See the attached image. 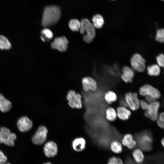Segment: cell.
<instances>
[{
    "mask_svg": "<svg viewBox=\"0 0 164 164\" xmlns=\"http://www.w3.org/2000/svg\"><path fill=\"white\" fill-rule=\"evenodd\" d=\"M60 15V10L58 7L47 6L43 11L42 21L43 26L46 27L55 24L59 20Z\"/></svg>",
    "mask_w": 164,
    "mask_h": 164,
    "instance_id": "6da1fadb",
    "label": "cell"
},
{
    "mask_svg": "<svg viewBox=\"0 0 164 164\" xmlns=\"http://www.w3.org/2000/svg\"><path fill=\"white\" fill-rule=\"evenodd\" d=\"M80 31L81 34L86 32L84 36V40L87 43L92 42L95 36V28L90 21L87 19H83L80 22Z\"/></svg>",
    "mask_w": 164,
    "mask_h": 164,
    "instance_id": "7a4b0ae2",
    "label": "cell"
},
{
    "mask_svg": "<svg viewBox=\"0 0 164 164\" xmlns=\"http://www.w3.org/2000/svg\"><path fill=\"white\" fill-rule=\"evenodd\" d=\"M16 138L15 134L11 133L8 128L2 127L0 129V143H3L9 146H13Z\"/></svg>",
    "mask_w": 164,
    "mask_h": 164,
    "instance_id": "3957f363",
    "label": "cell"
},
{
    "mask_svg": "<svg viewBox=\"0 0 164 164\" xmlns=\"http://www.w3.org/2000/svg\"><path fill=\"white\" fill-rule=\"evenodd\" d=\"M67 99L68 104L71 108L80 109L82 108V96L73 90L69 91L67 93Z\"/></svg>",
    "mask_w": 164,
    "mask_h": 164,
    "instance_id": "277c9868",
    "label": "cell"
},
{
    "mask_svg": "<svg viewBox=\"0 0 164 164\" xmlns=\"http://www.w3.org/2000/svg\"><path fill=\"white\" fill-rule=\"evenodd\" d=\"M48 132V130L45 126H39L32 138L33 143L36 145L43 144L46 139Z\"/></svg>",
    "mask_w": 164,
    "mask_h": 164,
    "instance_id": "5b68a950",
    "label": "cell"
},
{
    "mask_svg": "<svg viewBox=\"0 0 164 164\" xmlns=\"http://www.w3.org/2000/svg\"><path fill=\"white\" fill-rule=\"evenodd\" d=\"M125 100L127 106L133 111L138 110L140 107V100L136 92H127L125 95Z\"/></svg>",
    "mask_w": 164,
    "mask_h": 164,
    "instance_id": "8992f818",
    "label": "cell"
},
{
    "mask_svg": "<svg viewBox=\"0 0 164 164\" xmlns=\"http://www.w3.org/2000/svg\"><path fill=\"white\" fill-rule=\"evenodd\" d=\"M139 93L142 96H150L156 100L159 99L161 96L160 92L157 89L148 84L141 87L139 90Z\"/></svg>",
    "mask_w": 164,
    "mask_h": 164,
    "instance_id": "52a82bcc",
    "label": "cell"
},
{
    "mask_svg": "<svg viewBox=\"0 0 164 164\" xmlns=\"http://www.w3.org/2000/svg\"><path fill=\"white\" fill-rule=\"evenodd\" d=\"M160 106V103L157 100L149 104L148 109L144 113L145 116L152 121H156Z\"/></svg>",
    "mask_w": 164,
    "mask_h": 164,
    "instance_id": "ba28073f",
    "label": "cell"
},
{
    "mask_svg": "<svg viewBox=\"0 0 164 164\" xmlns=\"http://www.w3.org/2000/svg\"><path fill=\"white\" fill-rule=\"evenodd\" d=\"M130 62L132 66L137 71L142 72L145 70V60L140 54H135L131 58Z\"/></svg>",
    "mask_w": 164,
    "mask_h": 164,
    "instance_id": "9c48e42d",
    "label": "cell"
},
{
    "mask_svg": "<svg viewBox=\"0 0 164 164\" xmlns=\"http://www.w3.org/2000/svg\"><path fill=\"white\" fill-rule=\"evenodd\" d=\"M68 41L64 36L56 38L51 43V46L52 49L61 52L66 51L67 49Z\"/></svg>",
    "mask_w": 164,
    "mask_h": 164,
    "instance_id": "30bf717a",
    "label": "cell"
},
{
    "mask_svg": "<svg viewBox=\"0 0 164 164\" xmlns=\"http://www.w3.org/2000/svg\"><path fill=\"white\" fill-rule=\"evenodd\" d=\"M44 153L46 157L52 158L55 156L58 151L56 144L53 141H49L46 142L43 147Z\"/></svg>",
    "mask_w": 164,
    "mask_h": 164,
    "instance_id": "8fae6325",
    "label": "cell"
},
{
    "mask_svg": "<svg viewBox=\"0 0 164 164\" xmlns=\"http://www.w3.org/2000/svg\"><path fill=\"white\" fill-rule=\"evenodd\" d=\"M82 84L83 89L85 92L95 91L97 89L96 81L91 77H87L83 78Z\"/></svg>",
    "mask_w": 164,
    "mask_h": 164,
    "instance_id": "7c38bea8",
    "label": "cell"
},
{
    "mask_svg": "<svg viewBox=\"0 0 164 164\" xmlns=\"http://www.w3.org/2000/svg\"><path fill=\"white\" fill-rule=\"evenodd\" d=\"M17 125L20 131L25 132L31 128L32 126V122L28 117L24 116L19 119L17 122Z\"/></svg>",
    "mask_w": 164,
    "mask_h": 164,
    "instance_id": "4fadbf2b",
    "label": "cell"
},
{
    "mask_svg": "<svg viewBox=\"0 0 164 164\" xmlns=\"http://www.w3.org/2000/svg\"><path fill=\"white\" fill-rule=\"evenodd\" d=\"M86 145V140L82 137H78L75 138L72 143L73 149L77 152H80L84 150L85 148Z\"/></svg>",
    "mask_w": 164,
    "mask_h": 164,
    "instance_id": "5bb4252c",
    "label": "cell"
},
{
    "mask_svg": "<svg viewBox=\"0 0 164 164\" xmlns=\"http://www.w3.org/2000/svg\"><path fill=\"white\" fill-rule=\"evenodd\" d=\"M121 144L129 149L134 148L137 145L136 141L134 139L133 135L130 134H127L121 140Z\"/></svg>",
    "mask_w": 164,
    "mask_h": 164,
    "instance_id": "9a60e30c",
    "label": "cell"
},
{
    "mask_svg": "<svg viewBox=\"0 0 164 164\" xmlns=\"http://www.w3.org/2000/svg\"><path fill=\"white\" fill-rule=\"evenodd\" d=\"M117 117L121 120H128L131 115V111L127 107L120 106L118 107L116 110Z\"/></svg>",
    "mask_w": 164,
    "mask_h": 164,
    "instance_id": "2e32d148",
    "label": "cell"
},
{
    "mask_svg": "<svg viewBox=\"0 0 164 164\" xmlns=\"http://www.w3.org/2000/svg\"><path fill=\"white\" fill-rule=\"evenodd\" d=\"M122 73L121 77L126 83L131 82L134 75L133 70L128 67L124 66L122 69Z\"/></svg>",
    "mask_w": 164,
    "mask_h": 164,
    "instance_id": "e0dca14e",
    "label": "cell"
},
{
    "mask_svg": "<svg viewBox=\"0 0 164 164\" xmlns=\"http://www.w3.org/2000/svg\"><path fill=\"white\" fill-rule=\"evenodd\" d=\"M12 107L11 102L6 99L1 94H0V110L3 112L9 111Z\"/></svg>",
    "mask_w": 164,
    "mask_h": 164,
    "instance_id": "ac0fdd59",
    "label": "cell"
},
{
    "mask_svg": "<svg viewBox=\"0 0 164 164\" xmlns=\"http://www.w3.org/2000/svg\"><path fill=\"white\" fill-rule=\"evenodd\" d=\"M133 158L137 164H141L145 159L144 155L142 150L139 149H135L132 152Z\"/></svg>",
    "mask_w": 164,
    "mask_h": 164,
    "instance_id": "d6986e66",
    "label": "cell"
},
{
    "mask_svg": "<svg viewBox=\"0 0 164 164\" xmlns=\"http://www.w3.org/2000/svg\"><path fill=\"white\" fill-rule=\"evenodd\" d=\"M117 117L116 110L113 108L109 107L105 111V117L106 119L110 121H113Z\"/></svg>",
    "mask_w": 164,
    "mask_h": 164,
    "instance_id": "ffe728a7",
    "label": "cell"
},
{
    "mask_svg": "<svg viewBox=\"0 0 164 164\" xmlns=\"http://www.w3.org/2000/svg\"><path fill=\"white\" fill-rule=\"evenodd\" d=\"M93 25L97 29L101 28L103 26L104 21L103 17L100 14H96L92 18Z\"/></svg>",
    "mask_w": 164,
    "mask_h": 164,
    "instance_id": "44dd1931",
    "label": "cell"
},
{
    "mask_svg": "<svg viewBox=\"0 0 164 164\" xmlns=\"http://www.w3.org/2000/svg\"><path fill=\"white\" fill-rule=\"evenodd\" d=\"M104 99L108 104H111L117 100V96L114 92L112 91H109L105 94Z\"/></svg>",
    "mask_w": 164,
    "mask_h": 164,
    "instance_id": "7402d4cb",
    "label": "cell"
},
{
    "mask_svg": "<svg viewBox=\"0 0 164 164\" xmlns=\"http://www.w3.org/2000/svg\"><path fill=\"white\" fill-rule=\"evenodd\" d=\"M110 147L111 150L116 153H121L123 150L121 143L117 140H114L110 144Z\"/></svg>",
    "mask_w": 164,
    "mask_h": 164,
    "instance_id": "603a6c76",
    "label": "cell"
},
{
    "mask_svg": "<svg viewBox=\"0 0 164 164\" xmlns=\"http://www.w3.org/2000/svg\"><path fill=\"white\" fill-rule=\"evenodd\" d=\"M11 47V44L8 39L5 36L0 35V49L8 50Z\"/></svg>",
    "mask_w": 164,
    "mask_h": 164,
    "instance_id": "cb8c5ba5",
    "label": "cell"
},
{
    "mask_svg": "<svg viewBox=\"0 0 164 164\" xmlns=\"http://www.w3.org/2000/svg\"><path fill=\"white\" fill-rule=\"evenodd\" d=\"M41 39L44 42L49 40L53 37V34L52 31L47 28L43 29L41 31Z\"/></svg>",
    "mask_w": 164,
    "mask_h": 164,
    "instance_id": "d4e9b609",
    "label": "cell"
},
{
    "mask_svg": "<svg viewBox=\"0 0 164 164\" xmlns=\"http://www.w3.org/2000/svg\"><path fill=\"white\" fill-rule=\"evenodd\" d=\"M147 70L148 74L151 76H157L160 74V72L159 66L156 64L149 66Z\"/></svg>",
    "mask_w": 164,
    "mask_h": 164,
    "instance_id": "484cf974",
    "label": "cell"
},
{
    "mask_svg": "<svg viewBox=\"0 0 164 164\" xmlns=\"http://www.w3.org/2000/svg\"><path fill=\"white\" fill-rule=\"evenodd\" d=\"M69 26L70 29L73 32L78 31L80 27V22L77 19H72L69 22Z\"/></svg>",
    "mask_w": 164,
    "mask_h": 164,
    "instance_id": "4316f807",
    "label": "cell"
},
{
    "mask_svg": "<svg viewBox=\"0 0 164 164\" xmlns=\"http://www.w3.org/2000/svg\"><path fill=\"white\" fill-rule=\"evenodd\" d=\"M156 41L160 43L164 41V30L163 29H158L156 31L155 36Z\"/></svg>",
    "mask_w": 164,
    "mask_h": 164,
    "instance_id": "83f0119b",
    "label": "cell"
},
{
    "mask_svg": "<svg viewBox=\"0 0 164 164\" xmlns=\"http://www.w3.org/2000/svg\"><path fill=\"white\" fill-rule=\"evenodd\" d=\"M156 121L158 125L163 129L164 127V113L163 112L159 114Z\"/></svg>",
    "mask_w": 164,
    "mask_h": 164,
    "instance_id": "f1b7e54d",
    "label": "cell"
},
{
    "mask_svg": "<svg viewBox=\"0 0 164 164\" xmlns=\"http://www.w3.org/2000/svg\"><path fill=\"white\" fill-rule=\"evenodd\" d=\"M107 164H124V163L120 158L113 156L109 159Z\"/></svg>",
    "mask_w": 164,
    "mask_h": 164,
    "instance_id": "f546056e",
    "label": "cell"
},
{
    "mask_svg": "<svg viewBox=\"0 0 164 164\" xmlns=\"http://www.w3.org/2000/svg\"><path fill=\"white\" fill-rule=\"evenodd\" d=\"M156 60L158 65L161 67H163L164 65V57L163 54L161 53L156 57Z\"/></svg>",
    "mask_w": 164,
    "mask_h": 164,
    "instance_id": "4dcf8cb0",
    "label": "cell"
},
{
    "mask_svg": "<svg viewBox=\"0 0 164 164\" xmlns=\"http://www.w3.org/2000/svg\"><path fill=\"white\" fill-rule=\"evenodd\" d=\"M140 107L143 110L146 111L148 108L149 104L145 100H142L140 101Z\"/></svg>",
    "mask_w": 164,
    "mask_h": 164,
    "instance_id": "1f68e13d",
    "label": "cell"
},
{
    "mask_svg": "<svg viewBox=\"0 0 164 164\" xmlns=\"http://www.w3.org/2000/svg\"><path fill=\"white\" fill-rule=\"evenodd\" d=\"M8 158L5 153L0 150V164L7 162Z\"/></svg>",
    "mask_w": 164,
    "mask_h": 164,
    "instance_id": "d6a6232c",
    "label": "cell"
},
{
    "mask_svg": "<svg viewBox=\"0 0 164 164\" xmlns=\"http://www.w3.org/2000/svg\"><path fill=\"white\" fill-rule=\"evenodd\" d=\"M145 101L149 104L152 103L157 100L154 98L150 96H145Z\"/></svg>",
    "mask_w": 164,
    "mask_h": 164,
    "instance_id": "836d02e7",
    "label": "cell"
},
{
    "mask_svg": "<svg viewBox=\"0 0 164 164\" xmlns=\"http://www.w3.org/2000/svg\"><path fill=\"white\" fill-rule=\"evenodd\" d=\"M161 143L162 144V145L163 146H164V138H163L161 140Z\"/></svg>",
    "mask_w": 164,
    "mask_h": 164,
    "instance_id": "e575fe53",
    "label": "cell"
},
{
    "mask_svg": "<svg viewBox=\"0 0 164 164\" xmlns=\"http://www.w3.org/2000/svg\"><path fill=\"white\" fill-rule=\"evenodd\" d=\"M1 164H11V163L9 162H7L2 163Z\"/></svg>",
    "mask_w": 164,
    "mask_h": 164,
    "instance_id": "d590c367",
    "label": "cell"
},
{
    "mask_svg": "<svg viewBox=\"0 0 164 164\" xmlns=\"http://www.w3.org/2000/svg\"><path fill=\"white\" fill-rule=\"evenodd\" d=\"M43 164H52V163L49 162H46L43 163Z\"/></svg>",
    "mask_w": 164,
    "mask_h": 164,
    "instance_id": "8d00e7d4",
    "label": "cell"
},
{
    "mask_svg": "<svg viewBox=\"0 0 164 164\" xmlns=\"http://www.w3.org/2000/svg\"><path fill=\"white\" fill-rule=\"evenodd\" d=\"M162 0V1H163V0Z\"/></svg>",
    "mask_w": 164,
    "mask_h": 164,
    "instance_id": "74e56055",
    "label": "cell"
},
{
    "mask_svg": "<svg viewBox=\"0 0 164 164\" xmlns=\"http://www.w3.org/2000/svg\"></svg>",
    "mask_w": 164,
    "mask_h": 164,
    "instance_id": "f35d334b",
    "label": "cell"
}]
</instances>
